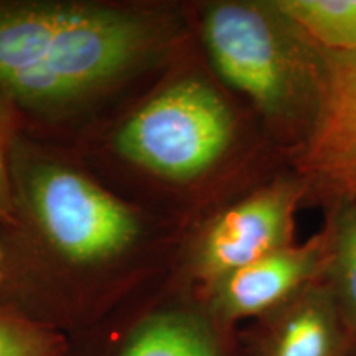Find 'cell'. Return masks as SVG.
I'll return each mask as SVG.
<instances>
[{
	"instance_id": "6da1fadb",
	"label": "cell",
	"mask_w": 356,
	"mask_h": 356,
	"mask_svg": "<svg viewBox=\"0 0 356 356\" xmlns=\"http://www.w3.org/2000/svg\"><path fill=\"white\" fill-rule=\"evenodd\" d=\"M10 185L2 309L68 337L170 274L184 226L115 193L63 142L22 126Z\"/></svg>"
},
{
	"instance_id": "7a4b0ae2",
	"label": "cell",
	"mask_w": 356,
	"mask_h": 356,
	"mask_svg": "<svg viewBox=\"0 0 356 356\" xmlns=\"http://www.w3.org/2000/svg\"><path fill=\"white\" fill-rule=\"evenodd\" d=\"M60 142L115 193L185 229L291 165L213 73L193 33L152 76Z\"/></svg>"
},
{
	"instance_id": "3957f363",
	"label": "cell",
	"mask_w": 356,
	"mask_h": 356,
	"mask_svg": "<svg viewBox=\"0 0 356 356\" xmlns=\"http://www.w3.org/2000/svg\"><path fill=\"white\" fill-rule=\"evenodd\" d=\"M190 37L185 2L0 0V92L25 129L65 140Z\"/></svg>"
},
{
	"instance_id": "277c9868",
	"label": "cell",
	"mask_w": 356,
	"mask_h": 356,
	"mask_svg": "<svg viewBox=\"0 0 356 356\" xmlns=\"http://www.w3.org/2000/svg\"><path fill=\"white\" fill-rule=\"evenodd\" d=\"M185 6L191 33L213 73L292 165L322 115L327 51L275 0H197Z\"/></svg>"
},
{
	"instance_id": "5b68a950",
	"label": "cell",
	"mask_w": 356,
	"mask_h": 356,
	"mask_svg": "<svg viewBox=\"0 0 356 356\" xmlns=\"http://www.w3.org/2000/svg\"><path fill=\"white\" fill-rule=\"evenodd\" d=\"M309 186L292 165L218 204L185 229L168 277L200 296L236 270L297 243Z\"/></svg>"
},
{
	"instance_id": "8992f818",
	"label": "cell",
	"mask_w": 356,
	"mask_h": 356,
	"mask_svg": "<svg viewBox=\"0 0 356 356\" xmlns=\"http://www.w3.org/2000/svg\"><path fill=\"white\" fill-rule=\"evenodd\" d=\"M132 314L109 335L106 356H229L233 332L170 277L137 293Z\"/></svg>"
},
{
	"instance_id": "52a82bcc",
	"label": "cell",
	"mask_w": 356,
	"mask_h": 356,
	"mask_svg": "<svg viewBox=\"0 0 356 356\" xmlns=\"http://www.w3.org/2000/svg\"><path fill=\"white\" fill-rule=\"evenodd\" d=\"M330 229L325 225L302 243L280 248L195 296L226 330L256 320L323 279L330 259Z\"/></svg>"
},
{
	"instance_id": "ba28073f",
	"label": "cell",
	"mask_w": 356,
	"mask_h": 356,
	"mask_svg": "<svg viewBox=\"0 0 356 356\" xmlns=\"http://www.w3.org/2000/svg\"><path fill=\"white\" fill-rule=\"evenodd\" d=\"M328 84L318 126L292 167L323 211L356 200V51L327 53Z\"/></svg>"
},
{
	"instance_id": "9c48e42d",
	"label": "cell",
	"mask_w": 356,
	"mask_h": 356,
	"mask_svg": "<svg viewBox=\"0 0 356 356\" xmlns=\"http://www.w3.org/2000/svg\"><path fill=\"white\" fill-rule=\"evenodd\" d=\"M248 356H356V338L323 279L252 320Z\"/></svg>"
},
{
	"instance_id": "30bf717a",
	"label": "cell",
	"mask_w": 356,
	"mask_h": 356,
	"mask_svg": "<svg viewBox=\"0 0 356 356\" xmlns=\"http://www.w3.org/2000/svg\"><path fill=\"white\" fill-rule=\"evenodd\" d=\"M330 229V259L323 282L356 338V200L323 211Z\"/></svg>"
},
{
	"instance_id": "8fae6325",
	"label": "cell",
	"mask_w": 356,
	"mask_h": 356,
	"mask_svg": "<svg viewBox=\"0 0 356 356\" xmlns=\"http://www.w3.org/2000/svg\"><path fill=\"white\" fill-rule=\"evenodd\" d=\"M327 53L356 51V0H275Z\"/></svg>"
},
{
	"instance_id": "7c38bea8",
	"label": "cell",
	"mask_w": 356,
	"mask_h": 356,
	"mask_svg": "<svg viewBox=\"0 0 356 356\" xmlns=\"http://www.w3.org/2000/svg\"><path fill=\"white\" fill-rule=\"evenodd\" d=\"M70 337L0 307V356H68Z\"/></svg>"
},
{
	"instance_id": "4fadbf2b",
	"label": "cell",
	"mask_w": 356,
	"mask_h": 356,
	"mask_svg": "<svg viewBox=\"0 0 356 356\" xmlns=\"http://www.w3.org/2000/svg\"><path fill=\"white\" fill-rule=\"evenodd\" d=\"M24 126L19 109L0 92V226L12 222L10 152L17 132Z\"/></svg>"
},
{
	"instance_id": "5bb4252c",
	"label": "cell",
	"mask_w": 356,
	"mask_h": 356,
	"mask_svg": "<svg viewBox=\"0 0 356 356\" xmlns=\"http://www.w3.org/2000/svg\"><path fill=\"white\" fill-rule=\"evenodd\" d=\"M0 282H2V256H0Z\"/></svg>"
}]
</instances>
